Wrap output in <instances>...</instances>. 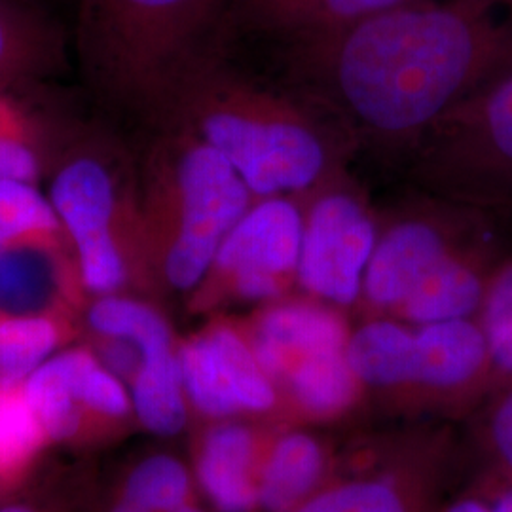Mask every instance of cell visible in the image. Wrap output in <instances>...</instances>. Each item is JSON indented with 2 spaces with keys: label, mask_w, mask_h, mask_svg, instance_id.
<instances>
[{
  "label": "cell",
  "mask_w": 512,
  "mask_h": 512,
  "mask_svg": "<svg viewBox=\"0 0 512 512\" xmlns=\"http://www.w3.org/2000/svg\"><path fill=\"white\" fill-rule=\"evenodd\" d=\"M505 0H403L275 55L274 82L353 143L414 150L512 59Z\"/></svg>",
  "instance_id": "cell-1"
},
{
  "label": "cell",
  "mask_w": 512,
  "mask_h": 512,
  "mask_svg": "<svg viewBox=\"0 0 512 512\" xmlns=\"http://www.w3.org/2000/svg\"><path fill=\"white\" fill-rule=\"evenodd\" d=\"M160 128L183 129L238 171L253 200L310 198L340 175L349 145L315 110L277 84L234 67L222 46L184 78Z\"/></svg>",
  "instance_id": "cell-2"
},
{
  "label": "cell",
  "mask_w": 512,
  "mask_h": 512,
  "mask_svg": "<svg viewBox=\"0 0 512 512\" xmlns=\"http://www.w3.org/2000/svg\"><path fill=\"white\" fill-rule=\"evenodd\" d=\"M226 0H78L76 55L110 109L162 122L184 78L219 46Z\"/></svg>",
  "instance_id": "cell-3"
},
{
  "label": "cell",
  "mask_w": 512,
  "mask_h": 512,
  "mask_svg": "<svg viewBox=\"0 0 512 512\" xmlns=\"http://www.w3.org/2000/svg\"><path fill=\"white\" fill-rule=\"evenodd\" d=\"M139 202L152 291L190 296L253 196L215 148L160 128L139 171Z\"/></svg>",
  "instance_id": "cell-4"
},
{
  "label": "cell",
  "mask_w": 512,
  "mask_h": 512,
  "mask_svg": "<svg viewBox=\"0 0 512 512\" xmlns=\"http://www.w3.org/2000/svg\"><path fill=\"white\" fill-rule=\"evenodd\" d=\"M351 368L370 412L458 425L494 389V359L478 317L408 325L365 317L349 334Z\"/></svg>",
  "instance_id": "cell-5"
},
{
  "label": "cell",
  "mask_w": 512,
  "mask_h": 512,
  "mask_svg": "<svg viewBox=\"0 0 512 512\" xmlns=\"http://www.w3.org/2000/svg\"><path fill=\"white\" fill-rule=\"evenodd\" d=\"M48 198L71 243L86 294H154L141 224L139 171L103 135L55 154Z\"/></svg>",
  "instance_id": "cell-6"
},
{
  "label": "cell",
  "mask_w": 512,
  "mask_h": 512,
  "mask_svg": "<svg viewBox=\"0 0 512 512\" xmlns=\"http://www.w3.org/2000/svg\"><path fill=\"white\" fill-rule=\"evenodd\" d=\"M456 482V425L404 421L342 446L329 484L294 512H437Z\"/></svg>",
  "instance_id": "cell-7"
},
{
  "label": "cell",
  "mask_w": 512,
  "mask_h": 512,
  "mask_svg": "<svg viewBox=\"0 0 512 512\" xmlns=\"http://www.w3.org/2000/svg\"><path fill=\"white\" fill-rule=\"evenodd\" d=\"M423 194L490 215L512 211V59L408 154Z\"/></svg>",
  "instance_id": "cell-8"
},
{
  "label": "cell",
  "mask_w": 512,
  "mask_h": 512,
  "mask_svg": "<svg viewBox=\"0 0 512 512\" xmlns=\"http://www.w3.org/2000/svg\"><path fill=\"white\" fill-rule=\"evenodd\" d=\"M494 215L423 194L380 222L357 311L363 317H395L414 289L450 256L494 239Z\"/></svg>",
  "instance_id": "cell-9"
},
{
  "label": "cell",
  "mask_w": 512,
  "mask_h": 512,
  "mask_svg": "<svg viewBox=\"0 0 512 512\" xmlns=\"http://www.w3.org/2000/svg\"><path fill=\"white\" fill-rule=\"evenodd\" d=\"M304 202L291 196L253 200L220 243L202 285L188 296L194 311L226 304H268L296 291Z\"/></svg>",
  "instance_id": "cell-10"
},
{
  "label": "cell",
  "mask_w": 512,
  "mask_h": 512,
  "mask_svg": "<svg viewBox=\"0 0 512 512\" xmlns=\"http://www.w3.org/2000/svg\"><path fill=\"white\" fill-rule=\"evenodd\" d=\"M184 395L194 421L255 420L291 425L272 378L243 327L224 315L179 340Z\"/></svg>",
  "instance_id": "cell-11"
},
{
  "label": "cell",
  "mask_w": 512,
  "mask_h": 512,
  "mask_svg": "<svg viewBox=\"0 0 512 512\" xmlns=\"http://www.w3.org/2000/svg\"><path fill=\"white\" fill-rule=\"evenodd\" d=\"M380 222L361 192L336 177L304 200L296 291L357 311Z\"/></svg>",
  "instance_id": "cell-12"
},
{
  "label": "cell",
  "mask_w": 512,
  "mask_h": 512,
  "mask_svg": "<svg viewBox=\"0 0 512 512\" xmlns=\"http://www.w3.org/2000/svg\"><path fill=\"white\" fill-rule=\"evenodd\" d=\"M93 336L128 338L143 349L129 384L135 421L154 437L173 439L192 425L179 368V340L164 311L139 294L97 296L86 308Z\"/></svg>",
  "instance_id": "cell-13"
},
{
  "label": "cell",
  "mask_w": 512,
  "mask_h": 512,
  "mask_svg": "<svg viewBox=\"0 0 512 512\" xmlns=\"http://www.w3.org/2000/svg\"><path fill=\"white\" fill-rule=\"evenodd\" d=\"M23 391L48 442L88 437L92 421L120 427L135 418L126 385L92 348L57 351L25 380Z\"/></svg>",
  "instance_id": "cell-14"
},
{
  "label": "cell",
  "mask_w": 512,
  "mask_h": 512,
  "mask_svg": "<svg viewBox=\"0 0 512 512\" xmlns=\"http://www.w3.org/2000/svg\"><path fill=\"white\" fill-rule=\"evenodd\" d=\"M255 420L196 421L192 473L215 512H260V471L275 429Z\"/></svg>",
  "instance_id": "cell-15"
},
{
  "label": "cell",
  "mask_w": 512,
  "mask_h": 512,
  "mask_svg": "<svg viewBox=\"0 0 512 512\" xmlns=\"http://www.w3.org/2000/svg\"><path fill=\"white\" fill-rule=\"evenodd\" d=\"M84 296L73 249L63 230L0 249V319L57 317L73 321Z\"/></svg>",
  "instance_id": "cell-16"
},
{
  "label": "cell",
  "mask_w": 512,
  "mask_h": 512,
  "mask_svg": "<svg viewBox=\"0 0 512 512\" xmlns=\"http://www.w3.org/2000/svg\"><path fill=\"white\" fill-rule=\"evenodd\" d=\"M403 0H226L220 40H264L281 55Z\"/></svg>",
  "instance_id": "cell-17"
},
{
  "label": "cell",
  "mask_w": 512,
  "mask_h": 512,
  "mask_svg": "<svg viewBox=\"0 0 512 512\" xmlns=\"http://www.w3.org/2000/svg\"><path fill=\"white\" fill-rule=\"evenodd\" d=\"M334 431L281 425L270 440L260 471V512H294L336 475L342 446Z\"/></svg>",
  "instance_id": "cell-18"
},
{
  "label": "cell",
  "mask_w": 512,
  "mask_h": 512,
  "mask_svg": "<svg viewBox=\"0 0 512 512\" xmlns=\"http://www.w3.org/2000/svg\"><path fill=\"white\" fill-rule=\"evenodd\" d=\"M503 256L495 238L465 247L421 281L395 319L418 327L476 317L488 281Z\"/></svg>",
  "instance_id": "cell-19"
},
{
  "label": "cell",
  "mask_w": 512,
  "mask_h": 512,
  "mask_svg": "<svg viewBox=\"0 0 512 512\" xmlns=\"http://www.w3.org/2000/svg\"><path fill=\"white\" fill-rule=\"evenodd\" d=\"M456 482L480 488L512 484V378L456 425Z\"/></svg>",
  "instance_id": "cell-20"
},
{
  "label": "cell",
  "mask_w": 512,
  "mask_h": 512,
  "mask_svg": "<svg viewBox=\"0 0 512 512\" xmlns=\"http://www.w3.org/2000/svg\"><path fill=\"white\" fill-rule=\"evenodd\" d=\"M65 38L33 0H0V86L16 88L59 69Z\"/></svg>",
  "instance_id": "cell-21"
},
{
  "label": "cell",
  "mask_w": 512,
  "mask_h": 512,
  "mask_svg": "<svg viewBox=\"0 0 512 512\" xmlns=\"http://www.w3.org/2000/svg\"><path fill=\"white\" fill-rule=\"evenodd\" d=\"M118 495L148 512H175L198 495L192 465L171 450H152L122 478Z\"/></svg>",
  "instance_id": "cell-22"
},
{
  "label": "cell",
  "mask_w": 512,
  "mask_h": 512,
  "mask_svg": "<svg viewBox=\"0 0 512 512\" xmlns=\"http://www.w3.org/2000/svg\"><path fill=\"white\" fill-rule=\"evenodd\" d=\"M73 334V321L57 317L0 319V387H16L44 365Z\"/></svg>",
  "instance_id": "cell-23"
},
{
  "label": "cell",
  "mask_w": 512,
  "mask_h": 512,
  "mask_svg": "<svg viewBox=\"0 0 512 512\" xmlns=\"http://www.w3.org/2000/svg\"><path fill=\"white\" fill-rule=\"evenodd\" d=\"M46 442L23 385L0 387V480L25 473Z\"/></svg>",
  "instance_id": "cell-24"
},
{
  "label": "cell",
  "mask_w": 512,
  "mask_h": 512,
  "mask_svg": "<svg viewBox=\"0 0 512 512\" xmlns=\"http://www.w3.org/2000/svg\"><path fill=\"white\" fill-rule=\"evenodd\" d=\"M61 230L52 202L38 184L25 181L0 183V249L23 239Z\"/></svg>",
  "instance_id": "cell-25"
},
{
  "label": "cell",
  "mask_w": 512,
  "mask_h": 512,
  "mask_svg": "<svg viewBox=\"0 0 512 512\" xmlns=\"http://www.w3.org/2000/svg\"><path fill=\"white\" fill-rule=\"evenodd\" d=\"M476 317L492 351L495 385L501 384L512 378V255L495 266Z\"/></svg>",
  "instance_id": "cell-26"
},
{
  "label": "cell",
  "mask_w": 512,
  "mask_h": 512,
  "mask_svg": "<svg viewBox=\"0 0 512 512\" xmlns=\"http://www.w3.org/2000/svg\"><path fill=\"white\" fill-rule=\"evenodd\" d=\"M44 158L38 139L0 137V183L25 181L38 184L46 169Z\"/></svg>",
  "instance_id": "cell-27"
},
{
  "label": "cell",
  "mask_w": 512,
  "mask_h": 512,
  "mask_svg": "<svg viewBox=\"0 0 512 512\" xmlns=\"http://www.w3.org/2000/svg\"><path fill=\"white\" fill-rule=\"evenodd\" d=\"M10 86H0V137L38 139L37 122Z\"/></svg>",
  "instance_id": "cell-28"
},
{
  "label": "cell",
  "mask_w": 512,
  "mask_h": 512,
  "mask_svg": "<svg viewBox=\"0 0 512 512\" xmlns=\"http://www.w3.org/2000/svg\"><path fill=\"white\" fill-rule=\"evenodd\" d=\"M437 512H495L494 495L480 486L459 484L442 499Z\"/></svg>",
  "instance_id": "cell-29"
},
{
  "label": "cell",
  "mask_w": 512,
  "mask_h": 512,
  "mask_svg": "<svg viewBox=\"0 0 512 512\" xmlns=\"http://www.w3.org/2000/svg\"><path fill=\"white\" fill-rule=\"evenodd\" d=\"M494 495L495 512H512V484L503 488H486Z\"/></svg>",
  "instance_id": "cell-30"
},
{
  "label": "cell",
  "mask_w": 512,
  "mask_h": 512,
  "mask_svg": "<svg viewBox=\"0 0 512 512\" xmlns=\"http://www.w3.org/2000/svg\"><path fill=\"white\" fill-rule=\"evenodd\" d=\"M0 512H54L50 507H44L40 505L38 501H12L8 505H2Z\"/></svg>",
  "instance_id": "cell-31"
},
{
  "label": "cell",
  "mask_w": 512,
  "mask_h": 512,
  "mask_svg": "<svg viewBox=\"0 0 512 512\" xmlns=\"http://www.w3.org/2000/svg\"><path fill=\"white\" fill-rule=\"evenodd\" d=\"M107 512H148L133 503H129L128 499H124L122 495H116V499L112 501V505Z\"/></svg>",
  "instance_id": "cell-32"
}]
</instances>
